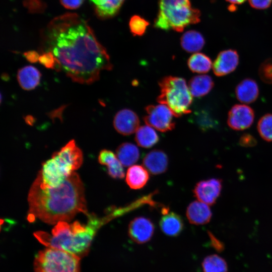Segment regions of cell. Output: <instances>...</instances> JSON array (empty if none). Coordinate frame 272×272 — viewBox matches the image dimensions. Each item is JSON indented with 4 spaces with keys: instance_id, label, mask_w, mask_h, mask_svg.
I'll use <instances>...</instances> for the list:
<instances>
[{
    "instance_id": "cell-1",
    "label": "cell",
    "mask_w": 272,
    "mask_h": 272,
    "mask_svg": "<svg viewBox=\"0 0 272 272\" xmlns=\"http://www.w3.org/2000/svg\"><path fill=\"white\" fill-rule=\"evenodd\" d=\"M41 51L50 52L55 69L80 84H92L102 71L113 67L106 49L87 21L75 13L58 16L48 24L43 32Z\"/></svg>"
},
{
    "instance_id": "cell-2",
    "label": "cell",
    "mask_w": 272,
    "mask_h": 272,
    "mask_svg": "<svg viewBox=\"0 0 272 272\" xmlns=\"http://www.w3.org/2000/svg\"><path fill=\"white\" fill-rule=\"evenodd\" d=\"M28 220L36 219L50 225L71 221L77 214H89L85 188L79 175L73 172L60 185H45L38 173L28 192Z\"/></svg>"
},
{
    "instance_id": "cell-3",
    "label": "cell",
    "mask_w": 272,
    "mask_h": 272,
    "mask_svg": "<svg viewBox=\"0 0 272 272\" xmlns=\"http://www.w3.org/2000/svg\"><path fill=\"white\" fill-rule=\"evenodd\" d=\"M87 217L86 224L78 221L71 224L61 221L55 224L51 233L39 231L34 235L47 247L65 251L81 258L88 254L98 230L106 224L104 218L94 214H89Z\"/></svg>"
},
{
    "instance_id": "cell-4",
    "label": "cell",
    "mask_w": 272,
    "mask_h": 272,
    "mask_svg": "<svg viewBox=\"0 0 272 272\" xmlns=\"http://www.w3.org/2000/svg\"><path fill=\"white\" fill-rule=\"evenodd\" d=\"M83 162V153L72 140L43 163L38 174L45 185L56 187L78 169Z\"/></svg>"
},
{
    "instance_id": "cell-5",
    "label": "cell",
    "mask_w": 272,
    "mask_h": 272,
    "mask_svg": "<svg viewBox=\"0 0 272 272\" xmlns=\"http://www.w3.org/2000/svg\"><path fill=\"white\" fill-rule=\"evenodd\" d=\"M200 16V11L191 7L189 0H160L154 26L181 32L187 26L198 23Z\"/></svg>"
},
{
    "instance_id": "cell-6",
    "label": "cell",
    "mask_w": 272,
    "mask_h": 272,
    "mask_svg": "<svg viewBox=\"0 0 272 272\" xmlns=\"http://www.w3.org/2000/svg\"><path fill=\"white\" fill-rule=\"evenodd\" d=\"M160 94L157 101L166 105L174 116L179 117L191 112L192 95L186 81L182 78L166 76L159 82Z\"/></svg>"
},
{
    "instance_id": "cell-7",
    "label": "cell",
    "mask_w": 272,
    "mask_h": 272,
    "mask_svg": "<svg viewBox=\"0 0 272 272\" xmlns=\"http://www.w3.org/2000/svg\"><path fill=\"white\" fill-rule=\"evenodd\" d=\"M79 257L56 248L47 247L35 255V272H80Z\"/></svg>"
},
{
    "instance_id": "cell-8",
    "label": "cell",
    "mask_w": 272,
    "mask_h": 272,
    "mask_svg": "<svg viewBox=\"0 0 272 272\" xmlns=\"http://www.w3.org/2000/svg\"><path fill=\"white\" fill-rule=\"evenodd\" d=\"M145 110L147 115L143 119L147 125L162 132L172 130L175 128L173 114L166 105L162 104L149 105Z\"/></svg>"
},
{
    "instance_id": "cell-9",
    "label": "cell",
    "mask_w": 272,
    "mask_h": 272,
    "mask_svg": "<svg viewBox=\"0 0 272 272\" xmlns=\"http://www.w3.org/2000/svg\"><path fill=\"white\" fill-rule=\"evenodd\" d=\"M222 189V180L213 178L197 182L193 192L199 201L208 205H213L219 197Z\"/></svg>"
},
{
    "instance_id": "cell-10",
    "label": "cell",
    "mask_w": 272,
    "mask_h": 272,
    "mask_svg": "<svg viewBox=\"0 0 272 272\" xmlns=\"http://www.w3.org/2000/svg\"><path fill=\"white\" fill-rule=\"evenodd\" d=\"M254 112L250 106L244 104L233 106L228 114L227 124L232 129L242 130L253 123Z\"/></svg>"
},
{
    "instance_id": "cell-11",
    "label": "cell",
    "mask_w": 272,
    "mask_h": 272,
    "mask_svg": "<svg viewBox=\"0 0 272 272\" xmlns=\"http://www.w3.org/2000/svg\"><path fill=\"white\" fill-rule=\"evenodd\" d=\"M155 231L152 221L144 217H138L133 219L128 227V234L130 238L138 244H143L149 241Z\"/></svg>"
},
{
    "instance_id": "cell-12",
    "label": "cell",
    "mask_w": 272,
    "mask_h": 272,
    "mask_svg": "<svg viewBox=\"0 0 272 272\" xmlns=\"http://www.w3.org/2000/svg\"><path fill=\"white\" fill-rule=\"evenodd\" d=\"M140 119L138 115L132 110L123 109L115 114L113 126L119 133L128 135L136 131L139 127Z\"/></svg>"
},
{
    "instance_id": "cell-13",
    "label": "cell",
    "mask_w": 272,
    "mask_h": 272,
    "mask_svg": "<svg viewBox=\"0 0 272 272\" xmlns=\"http://www.w3.org/2000/svg\"><path fill=\"white\" fill-rule=\"evenodd\" d=\"M239 63V55L234 49L221 51L213 64L214 74L218 77L227 75L233 72Z\"/></svg>"
},
{
    "instance_id": "cell-14",
    "label": "cell",
    "mask_w": 272,
    "mask_h": 272,
    "mask_svg": "<svg viewBox=\"0 0 272 272\" xmlns=\"http://www.w3.org/2000/svg\"><path fill=\"white\" fill-rule=\"evenodd\" d=\"M143 163L151 173L158 175L165 172L167 170L168 158L164 151L155 149L145 155Z\"/></svg>"
},
{
    "instance_id": "cell-15",
    "label": "cell",
    "mask_w": 272,
    "mask_h": 272,
    "mask_svg": "<svg viewBox=\"0 0 272 272\" xmlns=\"http://www.w3.org/2000/svg\"><path fill=\"white\" fill-rule=\"evenodd\" d=\"M186 215L191 224L200 225L210 221L212 213L208 205L200 201H194L187 207Z\"/></svg>"
},
{
    "instance_id": "cell-16",
    "label": "cell",
    "mask_w": 272,
    "mask_h": 272,
    "mask_svg": "<svg viewBox=\"0 0 272 272\" xmlns=\"http://www.w3.org/2000/svg\"><path fill=\"white\" fill-rule=\"evenodd\" d=\"M98 159L100 164L107 166L108 174L112 178L121 179L124 177L123 165L112 151L107 149L101 150Z\"/></svg>"
},
{
    "instance_id": "cell-17",
    "label": "cell",
    "mask_w": 272,
    "mask_h": 272,
    "mask_svg": "<svg viewBox=\"0 0 272 272\" xmlns=\"http://www.w3.org/2000/svg\"><path fill=\"white\" fill-rule=\"evenodd\" d=\"M237 99L241 102L251 103L254 102L259 95L258 86L256 81L251 78L241 81L235 88Z\"/></svg>"
},
{
    "instance_id": "cell-18",
    "label": "cell",
    "mask_w": 272,
    "mask_h": 272,
    "mask_svg": "<svg viewBox=\"0 0 272 272\" xmlns=\"http://www.w3.org/2000/svg\"><path fill=\"white\" fill-rule=\"evenodd\" d=\"M159 226L165 234L171 237H176L183 231L184 222L178 214L167 212L164 213L160 219Z\"/></svg>"
},
{
    "instance_id": "cell-19",
    "label": "cell",
    "mask_w": 272,
    "mask_h": 272,
    "mask_svg": "<svg viewBox=\"0 0 272 272\" xmlns=\"http://www.w3.org/2000/svg\"><path fill=\"white\" fill-rule=\"evenodd\" d=\"M97 16L104 20L115 16L125 0H90Z\"/></svg>"
},
{
    "instance_id": "cell-20",
    "label": "cell",
    "mask_w": 272,
    "mask_h": 272,
    "mask_svg": "<svg viewBox=\"0 0 272 272\" xmlns=\"http://www.w3.org/2000/svg\"><path fill=\"white\" fill-rule=\"evenodd\" d=\"M40 79V72L32 65H27L20 69L17 73L18 83L21 87L25 90L35 89L39 85Z\"/></svg>"
},
{
    "instance_id": "cell-21",
    "label": "cell",
    "mask_w": 272,
    "mask_h": 272,
    "mask_svg": "<svg viewBox=\"0 0 272 272\" xmlns=\"http://www.w3.org/2000/svg\"><path fill=\"white\" fill-rule=\"evenodd\" d=\"M149 179L148 171L141 165L130 167L126 172L125 180L129 187L133 189L142 188Z\"/></svg>"
},
{
    "instance_id": "cell-22",
    "label": "cell",
    "mask_w": 272,
    "mask_h": 272,
    "mask_svg": "<svg viewBox=\"0 0 272 272\" xmlns=\"http://www.w3.org/2000/svg\"><path fill=\"white\" fill-rule=\"evenodd\" d=\"M214 83L209 75H201L193 77L188 83V87L192 95L201 97L208 94L213 89Z\"/></svg>"
},
{
    "instance_id": "cell-23",
    "label": "cell",
    "mask_w": 272,
    "mask_h": 272,
    "mask_svg": "<svg viewBox=\"0 0 272 272\" xmlns=\"http://www.w3.org/2000/svg\"><path fill=\"white\" fill-rule=\"evenodd\" d=\"M117 157L123 166H131L137 162L140 157L138 147L130 143H123L116 150Z\"/></svg>"
},
{
    "instance_id": "cell-24",
    "label": "cell",
    "mask_w": 272,
    "mask_h": 272,
    "mask_svg": "<svg viewBox=\"0 0 272 272\" xmlns=\"http://www.w3.org/2000/svg\"><path fill=\"white\" fill-rule=\"evenodd\" d=\"M180 44L182 49L187 52H197L202 48L205 41L199 32L190 30L182 35L180 39Z\"/></svg>"
},
{
    "instance_id": "cell-25",
    "label": "cell",
    "mask_w": 272,
    "mask_h": 272,
    "mask_svg": "<svg viewBox=\"0 0 272 272\" xmlns=\"http://www.w3.org/2000/svg\"><path fill=\"white\" fill-rule=\"evenodd\" d=\"M135 140L139 146L149 148L158 142L159 137L152 127L143 125L136 131Z\"/></svg>"
},
{
    "instance_id": "cell-26",
    "label": "cell",
    "mask_w": 272,
    "mask_h": 272,
    "mask_svg": "<svg viewBox=\"0 0 272 272\" xmlns=\"http://www.w3.org/2000/svg\"><path fill=\"white\" fill-rule=\"evenodd\" d=\"M187 65L191 72L203 74L210 70L212 62L207 55L202 53H195L188 58Z\"/></svg>"
},
{
    "instance_id": "cell-27",
    "label": "cell",
    "mask_w": 272,
    "mask_h": 272,
    "mask_svg": "<svg viewBox=\"0 0 272 272\" xmlns=\"http://www.w3.org/2000/svg\"><path fill=\"white\" fill-rule=\"evenodd\" d=\"M202 268L203 272H228L226 261L217 254H211L203 260Z\"/></svg>"
},
{
    "instance_id": "cell-28",
    "label": "cell",
    "mask_w": 272,
    "mask_h": 272,
    "mask_svg": "<svg viewBox=\"0 0 272 272\" xmlns=\"http://www.w3.org/2000/svg\"><path fill=\"white\" fill-rule=\"evenodd\" d=\"M257 130L260 137L267 142H272V114L267 113L259 120Z\"/></svg>"
},
{
    "instance_id": "cell-29",
    "label": "cell",
    "mask_w": 272,
    "mask_h": 272,
    "mask_svg": "<svg viewBox=\"0 0 272 272\" xmlns=\"http://www.w3.org/2000/svg\"><path fill=\"white\" fill-rule=\"evenodd\" d=\"M149 23L143 18L138 15L133 16L130 19L129 27L134 36H141L145 32Z\"/></svg>"
},
{
    "instance_id": "cell-30",
    "label": "cell",
    "mask_w": 272,
    "mask_h": 272,
    "mask_svg": "<svg viewBox=\"0 0 272 272\" xmlns=\"http://www.w3.org/2000/svg\"><path fill=\"white\" fill-rule=\"evenodd\" d=\"M258 73L262 82L267 84H272V58H267L261 63Z\"/></svg>"
},
{
    "instance_id": "cell-31",
    "label": "cell",
    "mask_w": 272,
    "mask_h": 272,
    "mask_svg": "<svg viewBox=\"0 0 272 272\" xmlns=\"http://www.w3.org/2000/svg\"><path fill=\"white\" fill-rule=\"evenodd\" d=\"M38 61L47 69H55V59L50 52H42L39 56Z\"/></svg>"
},
{
    "instance_id": "cell-32",
    "label": "cell",
    "mask_w": 272,
    "mask_h": 272,
    "mask_svg": "<svg viewBox=\"0 0 272 272\" xmlns=\"http://www.w3.org/2000/svg\"><path fill=\"white\" fill-rule=\"evenodd\" d=\"M198 122L202 129H209L213 128L215 124V121L206 112H202L199 115Z\"/></svg>"
},
{
    "instance_id": "cell-33",
    "label": "cell",
    "mask_w": 272,
    "mask_h": 272,
    "mask_svg": "<svg viewBox=\"0 0 272 272\" xmlns=\"http://www.w3.org/2000/svg\"><path fill=\"white\" fill-rule=\"evenodd\" d=\"M239 144L242 147H251L256 145L257 141L251 134L246 133L241 136Z\"/></svg>"
},
{
    "instance_id": "cell-34",
    "label": "cell",
    "mask_w": 272,
    "mask_h": 272,
    "mask_svg": "<svg viewBox=\"0 0 272 272\" xmlns=\"http://www.w3.org/2000/svg\"><path fill=\"white\" fill-rule=\"evenodd\" d=\"M250 5L256 9H265L268 8L272 0H248Z\"/></svg>"
},
{
    "instance_id": "cell-35",
    "label": "cell",
    "mask_w": 272,
    "mask_h": 272,
    "mask_svg": "<svg viewBox=\"0 0 272 272\" xmlns=\"http://www.w3.org/2000/svg\"><path fill=\"white\" fill-rule=\"evenodd\" d=\"M84 0H60L61 4L66 9L75 10L79 8Z\"/></svg>"
},
{
    "instance_id": "cell-36",
    "label": "cell",
    "mask_w": 272,
    "mask_h": 272,
    "mask_svg": "<svg viewBox=\"0 0 272 272\" xmlns=\"http://www.w3.org/2000/svg\"><path fill=\"white\" fill-rule=\"evenodd\" d=\"M209 235L211 239V244L213 247L219 252L223 251L225 248L224 243L210 232H209Z\"/></svg>"
},
{
    "instance_id": "cell-37",
    "label": "cell",
    "mask_w": 272,
    "mask_h": 272,
    "mask_svg": "<svg viewBox=\"0 0 272 272\" xmlns=\"http://www.w3.org/2000/svg\"><path fill=\"white\" fill-rule=\"evenodd\" d=\"M24 55L28 61L34 63L38 61L40 55L35 51H29L24 53Z\"/></svg>"
},
{
    "instance_id": "cell-38",
    "label": "cell",
    "mask_w": 272,
    "mask_h": 272,
    "mask_svg": "<svg viewBox=\"0 0 272 272\" xmlns=\"http://www.w3.org/2000/svg\"><path fill=\"white\" fill-rule=\"evenodd\" d=\"M232 5L234 4H241L243 3L246 0H226Z\"/></svg>"
},
{
    "instance_id": "cell-39",
    "label": "cell",
    "mask_w": 272,
    "mask_h": 272,
    "mask_svg": "<svg viewBox=\"0 0 272 272\" xmlns=\"http://www.w3.org/2000/svg\"><path fill=\"white\" fill-rule=\"evenodd\" d=\"M229 10L231 11H234L236 9V7L234 6V5H231L229 7Z\"/></svg>"
}]
</instances>
